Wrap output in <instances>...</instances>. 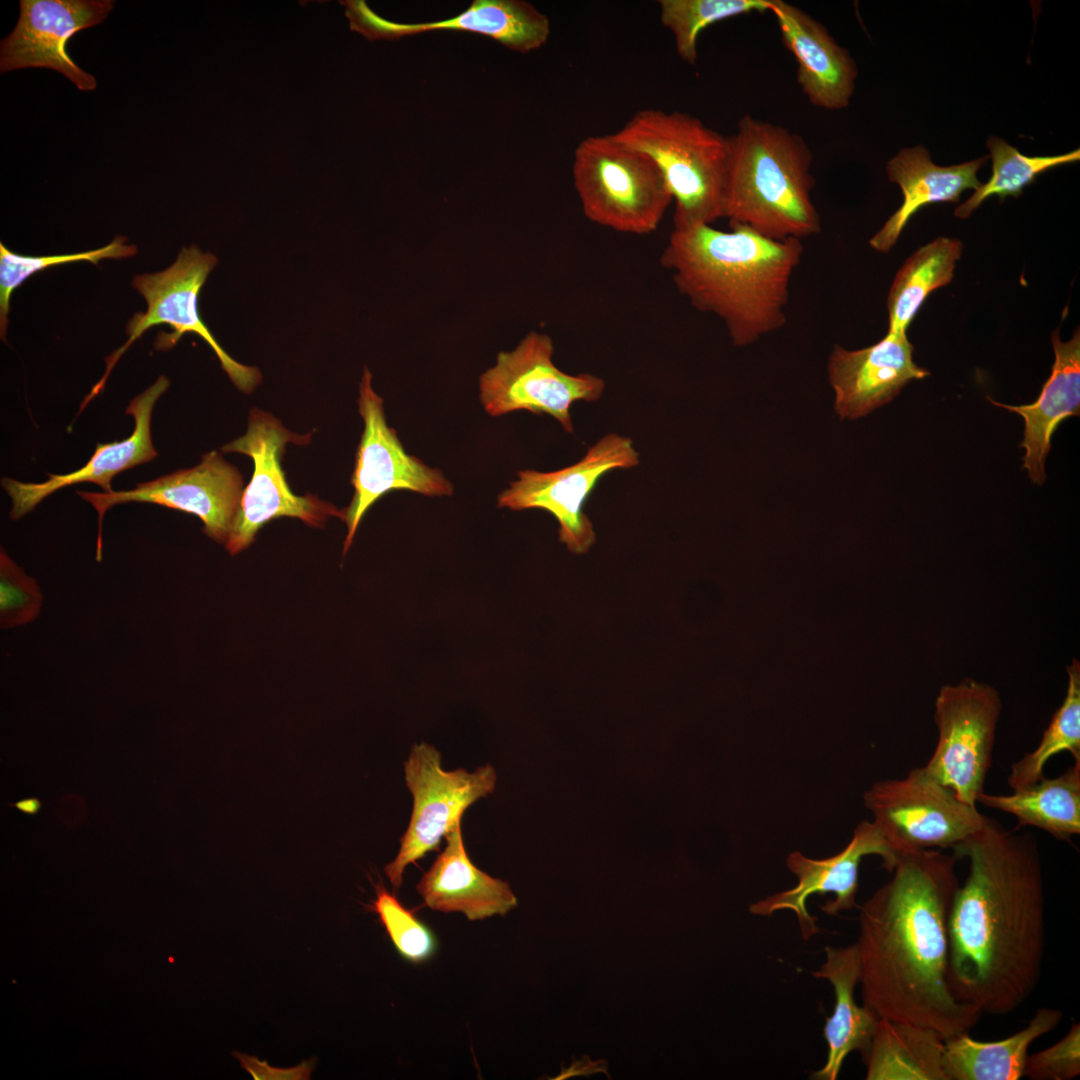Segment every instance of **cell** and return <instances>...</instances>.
I'll return each instance as SVG.
<instances>
[{
  "label": "cell",
  "mask_w": 1080,
  "mask_h": 1080,
  "mask_svg": "<svg viewBox=\"0 0 1080 1080\" xmlns=\"http://www.w3.org/2000/svg\"><path fill=\"white\" fill-rule=\"evenodd\" d=\"M968 875L952 899L948 982L982 1013L1019 1008L1040 979L1046 942L1045 890L1037 840L988 818L953 848Z\"/></svg>",
  "instance_id": "1"
},
{
  "label": "cell",
  "mask_w": 1080,
  "mask_h": 1080,
  "mask_svg": "<svg viewBox=\"0 0 1080 1080\" xmlns=\"http://www.w3.org/2000/svg\"><path fill=\"white\" fill-rule=\"evenodd\" d=\"M957 857L938 849L901 856L891 879L860 907L855 942L863 1004L879 1018L968 1032L982 1012L948 982V915L959 886Z\"/></svg>",
  "instance_id": "2"
},
{
  "label": "cell",
  "mask_w": 1080,
  "mask_h": 1080,
  "mask_svg": "<svg viewBox=\"0 0 1080 1080\" xmlns=\"http://www.w3.org/2000/svg\"><path fill=\"white\" fill-rule=\"evenodd\" d=\"M673 226L661 254L678 292L698 311L718 317L736 346L782 328L802 241L774 240L744 225Z\"/></svg>",
  "instance_id": "3"
},
{
  "label": "cell",
  "mask_w": 1080,
  "mask_h": 1080,
  "mask_svg": "<svg viewBox=\"0 0 1080 1080\" xmlns=\"http://www.w3.org/2000/svg\"><path fill=\"white\" fill-rule=\"evenodd\" d=\"M812 163L802 136L744 115L728 137L723 218L774 240L818 234Z\"/></svg>",
  "instance_id": "4"
},
{
  "label": "cell",
  "mask_w": 1080,
  "mask_h": 1080,
  "mask_svg": "<svg viewBox=\"0 0 1080 1080\" xmlns=\"http://www.w3.org/2000/svg\"><path fill=\"white\" fill-rule=\"evenodd\" d=\"M648 155L675 203L673 226L723 218L728 137L686 112L643 108L613 133Z\"/></svg>",
  "instance_id": "5"
},
{
  "label": "cell",
  "mask_w": 1080,
  "mask_h": 1080,
  "mask_svg": "<svg viewBox=\"0 0 1080 1080\" xmlns=\"http://www.w3.org/2000/svg\"><path fill=\"white\" fill-rule=\"evenodd\" d=\"M572 175L584 216L620 233L654 232L673 202L655 162L613 133L579 142Z\"/></svg>",
  "instance_id": "6"
},
{
  "label": "cell",
  "mask_w": 1080,
  "mask_h": 1080,
  "mask_svg": "<svg viewBox=\"0 0 1080 1080\" xmlns=\"http://www.w3.org/2000/svg\"><path fill=\"white\" fill-rule=\"evenodd\" d=\"M217 262L213 254L203 253L197 246L191 245L183 247L174 263L165 270L134 277L132 286L144 297L147 309L135 313L128 321L127 341L105 359V372L84 398L79 412L103 390L113 367L127 349L146 330L160 324L171 326L173 333L157 338V350H168L184 334L193 333L211 347L223 370L239 390L250 393L255 389L262 379L259 369L243 365L227 354L199 314L200 290Z\"/></svg>",
  "instance_id": "7"
},
{
  "label": "cell",
  "mask_w": 1080,
  "mask_h": 1080,
  "mask_svg": "<svg viewBox=\"0 0 1080 1080\" xmlns=\"http://www.w3.org/2000/svg\"><path fill=\"white\" fill-rule=\"evenodd\" d=\"M311 434L299 435L286 429L273 415L254 408L246 433L221 447L222 452H236L252 458L254 471L245 487L240 507L225 544L231 555L248 548L257 532L280 517H294L310 527H322L328 517L344 520V510L321 501L312 494H294L281 467L286 444L304 445Z\"/></svg>",
  "instance_id": "8"
},
{
  "label": "cell",
  "mask_w": 1080,
  "mask_h": 1080,
  "mask_svg": "<svg viewBox=\"0 0 1080 1080\" xmlns=\"http://www.w3.org/2000/svg\"><path fill=\"white\" fill-rule=\"evenodd\" d=\"M863 800L897 862L914 851L953 849L989 818L960 801L924 767L874 783Z\"/></svg>",
  "instance_id": "9"
},
{
  "label": "cell",
  "mask_w": 1080,
  "mask_h": 1080,
  "mask_svg": "<svg viewBox=\"0 0 1080 1080\" xmlns=\"http://www.w3.org/2000/svg\"><path fill=\"white\" fill-rule=\"evenodd\" d=\"M404 774L413 797L412 813L396 857L384 867L395 891L402 885L405 869L438 850L467 808L492 794L497 782L496 770L488 763L471 772L443 769L440 752L426 742L412 746Z\"/></svg>",
  "instance_id": "10"
},
{
  "label": "cell",
  "mask_w": 1080,
  "mask_h": 1080,
  "mask_svg": "<svg viewBox=\"0 0 1080 1080\" xmlns=\"http://www.w3.org/2000/svg\"><path fill=\"white\" fill-rule=\"evenodd\" d=\"M554 345L545 333L529 332L511 351L498 353L496 363L479 378V397L493 417L518 410L546 414L573 432L570 409L578 401H598L605 381L590 373L571 375L553 362Z\"/></svg>",
  "instance_id": "11"
},
{
  "label": "cell",
  "mask_w": 1080,
  "mask_h": 1080,
  "mask_svg": "<svg viewBox=\"0 0 1080 1080\" xmlns=\"http://www.w3.org/2000/svg\"><path fill=\"white\" fill-rule=\"evenodd\" d=\"M1000 711L997 690L973 679L942 686L935 700L938 740L923 767L971 806L984 792Z\"/></svg>",
  "instance_id": "12"
},
{
  "label": "cell",
  "mask_w": 1080,
  "mask_h": 1080,
  "mask_svg": "<svg viewBox=\"0 0 1080 1080\" xmlns=\"http://www.w3.org/2000/svg\"><path fill=\"white\" fill-rule=\"evenodd\" d=\"M639 455L632 439L609 433L570 466L551 472L519 471L518 479L499 494L497 505L513 511H547L559 524V541L570 552L584 554L596 541L593 524L584 512L586 500L604 475L637 466Z\"/></svg>",
  "instance_id": "13"
},
{
  "label": "cell",
  "mask_w": 1080,
  "mask_h": 1080,
  "mask_svg": "<svg viewBox=\"0 0 1080 1080\" xmlns=\"http://www.w3.org/2000/svg\"><path fill=\"white\" fill-rule=\"evenodd\" d=\"M372 375L363 370L358 409L364 430L356 452L351 477L354 495L343 509L347 535L343 553L350 548L357 528L368 509L393 490H409L425 496L452 495L453 485L444 474L407 454L396 431L386 422L383 399L374 391Z\"/></svg>",
  "instance_id": "14"
},
{
  "label": "cell",
  "mask_w": 1080,
  "mask_h": 1080,
  "mask_svg": "<svg viewBox=\"0 0 1080 1080\" xmlns=\"http://www.w3.org/2000/svg\"><path fill=\"white\" fill-rule=\"evenodd\" d=\"M243 491L239 470L217 451H211L193 468L138 483L131 490L101 493L78 490L77 494L98 513L96 560L101 561L103 517L114 505L146 502L193 514L203 522L207 536L226 544Z\"/></svg>",
  "instance_id": "15"
},
{
  "label": "cell",
  "mask_w": 1080,
  "mask_h": 1080,
  "mask_svg": "<svg viewBox=\"0 0 1080 1080\" xmlns=\"http://www.w3.org/2000/svg\"><path fill=\"white\" fill-rule=\"evenodd\" d=\"M868 855L880 856L883 867L890 873L897 863L879 827L874 821L866 820L856 826L846 847L831 857L813 859L799 851L791 852L786 858V865L797 877L796 886L752 903L749 911L755 916L770 917L777 911L790 910L796 915L802 938L809 940L819 932V928L817 918L807 910V899L814 894H833L834 899L827 900L821 906V910L829 916L853 909L859 887L860 864Z\"/></svg>",
  "instance_id": "16"
},
{
  "label": "cell",
  "mask_w": 1080,
  "mask_h": 1080,
  "mask_svg": "<svg viewBox=\"0 0 1080 1080\" xmlns=\"http://www.w3.org/2000/svg\"><path fill=\"white\" fill-rule=\"evenodd\" d=\"M114 4L113 0H21L17 25L1 41V72L49 68L80 90L93 91L95 78L72 60L66 44L76 32L101 23Z\"/></svg>",
  "instance_id": "17"
},
{
  "label": "cell",
  "mask_w": 1080,
  "mask_h": 1080,
  "mask_svg": "<svg viewBox=\"0 0 1080 1080\" xmlns=\"http://www.w3.org/2000/svg\"><path fill=\"white\" fill-rule=\"evenodd\" d=\"M350 29L368 40H395L428 31L453 30L490 37L527 53L543 46L550 34L547 16L521 0H474L455 17L424 23H397L382 18L364 0H342Z\"/></svg>",
  "instance_id": "18"
},
{
  "label": "cell",
  "mask_w": 1080,
  "mask_h": 1080,
  "mask_svg": "<svg viewBox=\"0 0 1080 1080\" xmlns=\"http://www.w3.org/2000/svg\"><path fill=\"white\" fill-rule=\"evenodd\" d=\"M914 347L907 333H889L877 343L858 350L835 345L828 376L840 418L856 419L891 402L910 381L930 373L913 361Z\"/></svg>",
  "instance_id": "19"
},
{
  "label": "cell",
  "mask_w": 1080,
  "mask_h": 1080,
  "mask_svg": "<svg viewBox=\"0 0 1080 1080\" xmlns=\"http://www.w3.org/2000/svg\"><path fill=\"white\" fill-rule=\"evenodd\" d=\"M768 11L776 18L785 48L796 59L797 82L808 101L829 111L848 107L858 74L849 51L795 5L771 0Z\"/></svg>",
  "instance_id": "20"
},
{
  "label": "cell",
  "mask_w": 1080,
  "mask_h": 1080,
  "mask_svg": "<svg viewBox=\"0 0 1080 1080\" xmlns=\"http://www.w3.org/2000/svg\"><path fill=\"white\" fill-rule=\"evenodd\" d=\"M169 385L170 381L160 375L149 388L132 399L125 411L134 419L132 434L122 441L98 443L94 454L82 468L67 474L47 473L48 479L41 483L2 478V487L12 501L10 518H22L46 497L69 485L91 482L102 487L104 492H111V481L115 475L154 459L157 451L151 438L152 411Z\"/></svg>",
  "instance_id": "21"
},
{
  "label": "cell",
  "mask_w": 1080,
  "mask_h": 1080,
  "mask_svg": "<svg viewBox=\"0 0 1080 1080\" xmlns=\"http://www.w3.org/2000/svg\"><path fill=\"white\" fill-rule=\"evenodd\" d=\"M446 845L416 885L425 906L459 912L470 921L504 916L517 906L510 885L477 868L467 855L461 822L446 835Z\"/></svg>",
  "instance_id": "22"
},
{
  "label": "cell",
  "mask_w": 1080,
  "mask_h": 1080,
  "mask_svg": "<svg viewBox=\"0 0 1080 1080\" xmlns=\"http://www.w3.org/2000/svg\"><path fill=\"white\" fill-rule=\"evenodd\" d=\"M987 160L988 156H984L942 167L932 162L928 150L921 145L901 149L890 159L886 170L889 180L902 190L903 202L870 239V246L881 253L889 252L921 208L940 202L958 203L963 191L976 190L981 185L977 172Z\"/></svg>",
  "instance_id": "23"
},
{
  "label": "cell",
  "mask_w": 1080,
  "mask_h": 1080,
  "mask_svg": "<svg viewBox=\"0 0 1080 1080\" xmlns=\"http://www.w3.org/2000/svg\"><path fill=\"white\" fill-rule=\"evenodd\" d=\"M1055 361L1048 380L1044 383L1036 401L1028 405L1012 406L996 402L988 397L995 406L1005 408L1023 417L1025 422L1024 438L1020 446L1026 450L1023 457L1030 479L1042 484L1045 479V460L1051 448V438L1066 418L1080 414V333L1064 342L1060 338L1059 328L1051 334Z\"/></svg>",
  "instance_id": "24"
},
{
  "label": "cell",
  "mask_w": 1080,
  "mask_h": 1080,
  "mask_svg": "<svg viewBox=\"0 0 1080 1080\" xmlns=\"http://www.w3.org/2000/svg\"><path fill=\"white\" fill-rule=\"evenodd\" d=\"M825 960L811 974L825 979L834 990L835 1004L825 1021L823 1035L828 1046L825 1065L813 1073L814 1078L835 1080L845 1058L860 1051L865 1059L879 1017L868 1006H859L854 991L860 981V964L856 944L846 947L826 946Z\"/></svg>",
  "instance_id": "25"
},
{
  "label": "cell",
  "mask_w": 1080,
  "mask_h": 1080,
  "mask_svg": "<svg viewBox=\"0 0 1080 1080\" xmlns=\"http://www.w3.org/2000/svg\"><path fill=\"white\" fill-rule=\"evenodd\" d=\"M1063 1012L1041 1007L1018 1032L997 1041H978L963 1032L944 1039L942 1065L946 1080H1019L1024 1076L1028 1049L1054 1030Z\"/></svg>",
  "instance_id": "26"
},
{
  "label": "cell",
  "mask_w": 1080,
  "mask_h": 1080,
  "mask_svg": "<svg viewBox=\"0 0 1080 1080\" xmlns=\"http://www.w3.org/2000/svg\"><path fill=\"white\" fill-rule=\"evenodd\" d=\"M977 802L1013 815L1016 829L1033 826L1070 842L1080 834V760L1055 778L1044 776L1006 795L983 792Z\"/></svg>",
  "instance_id": "27"
},
{
  "label": "cell",
  "mask_w": 1080,
  "mask_h": 1080,
  "mask_svg": "<svg viewBox=\"0 0 1080 1080\" xmlns=\"http://www.w3.org/2000/svg\"><path fill=\"white\" fill-rule=\"evenodd\" d=\"M944 1038L935 1030L879 1018L864 1059L867 1080H946Z\"/></svg>",
  "instance_id": "28"
},
{
  "label": "cell",
  "mask_w": 1080,
  "mask_h": 1080,
  "mask_svg": "<svg viewBox=\"0 0 1080 1080\" xmlns=\"http://www.w3.org/2000/svg\"><path fill=\"white\" fill-rule=\"evenodd\" d=\"M962 251L960 240L938 237L920 247L904 262L888 293L887 332L907 333L929 294L951 282Z\"/></svg>",
  "instance_id": "29"
},
{
  "label": "cell",
  "mask_w": 1080,
  "mask_h": 1080,
  "mask_svg": "<svg viewBox=\"0 0 1080 1080\" xmlns=\"http://www.w3.org/2000/svg\"><path fill=\"white\" fill-rule=\"evenodd\" d=\"M1067 674L1065 698L1043 732L1039 745L1011 765L1007 781L1012 790L1043 778L1048 760L1061 752H1069L1075 761L1080 760V665L1077 659L1067 666Z\"/></svg>",
  "instance_id": "30"
},
{
  "label": "cell",
  "mask_w": 1080,
  "mask_h": 1080,
  "mask_svg": "<svg viewBox=\"0 0 1080 1080\" xmlns=\"http://www.w3.org/2000/svg\"><path fill=\"white\" fill-rule=\"evenodd\" d=\"M987 146L992 159L991 178L956 208L955 216L958 218H968L991 196H998L1001 202L1008 196L1019 197L1023 189L1033 183L1040 174L1080 159L1079 149L1056 156H1027L995 136L989 137Z\"/></svg>",
  "instance_id": "31"
},
{
  "label": "cell",
  "mask_w": 1080,
  "mask_h": 1080,
  "mask_svg": "<svg viewBox=\"0 0 1080 1080\" xmlns=\"http://www.w3.org/2000/svg\"><path fill=\"white\" fill-rule=\"evenodd\" d=\"M771 0H659L661 24L671 33L678 56L697 61V42L708 26L742 14L769 10Z\"/></svg>",
  "instance_id": "32"
},
{
  "label": "cell",
  "mask_w": 1080,
  "mask_h": 1080,
  "mask_svg": "<svg viewBox=\"0 0 1080 1080\" xmlns=\"http://www.w3.org/2000/svg\"><path fill=\"white\" fill-rule=\"evenodd\" d=\"M126 237L117 236L108 245L85 252L52 256H24L8 250L0 243V334L5 340L10 299L13 291L33 274L50 266L87 261L98 264L103 259H121L137 253L135 245L126 244Z\"/></svg>",
  "instance_id": "33"
},
{
  "label": "cell",
  "mask_w": 1080,
  "mask_h": 1080,
  "mask_svg": "<svg viewBox=\"0 0 1080 1080\" xmlns=\"http://www.w3.org/2000/svg\"><path fill=\"white\" fill-rule=\"evenodd\" d=\"M371 909L402 958L421 964L434 955L437 941L433 932L381 884L376 886Z\"/></svg>",
  "instance_id": "34"
},
{
  "label": "cell",
  "mask_w": 1080,
  "mask_h": 1080,
  "mask_svg": "<svg viewBox=\"0 0 1080 1080\" xmlns=\"http://www.w3.org/2000/svg\"><path fill=\"white\" fill-rule=\"evenodd\" d=\"M43 595L35 581L6 553H0V624L13 628L28 624L39 615Z\"/></svg>",
  "instance_id": "35"
},
{
  "label": "cell",
  "mask_w": 1080,
  "mask_h": 1080,
  "mask_svg": "<svg viewBox=\"0 0 1080 1080\" xmlns=\"http://www.w3.org/2000/svg\"><path fill=\"white\" fill-rule=\"evenodd\" d=\"M1080 1074V1025L1073 1022L1055 1044L1028 1055L1024 1076L1032 1080H1071Z\"/></svg>",
  "instance_id": "36"
},
{
  "label": "cell",
  "mask_w": 1080,
  "mask_h": 1080,
  "mask_svg": "<svg viewBox=\"0 0 1080 1080\" xmlns=\"http://www.w3.org/2000/svg\"><path fill=\"white\" fill-rule=\"evenodd\" d=\"M9 806L17 808L19 811L25 814L36 815L41 808V802L38 798L33 797L17 801L13 804L11 803L9 804Z\"/></svg>",
  "instance_id": "37"
}]
</instances>
